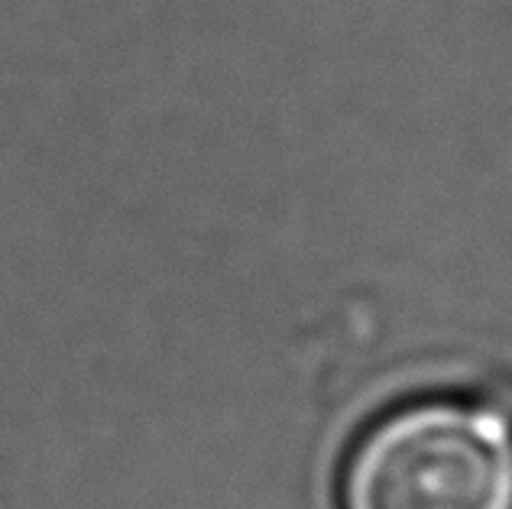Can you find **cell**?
I'll use <instances>...</instances> for the list:
<instances>
[{
    "mask_svg": "<svg viewBox=\"0 0 512 509\" xmlns=\"http://www.w3.org/2000/svg\"><path fill=\"white\" fill-rule=\"evenodd\" d=\"M341 509H512V428L457 399L389 412L350 451Z\"/></svg>",
    "mask_w": 512,
    "mask_h": 509,
    "instance_id": "cell-1",
    "label": "cell"
}]
</instances>
